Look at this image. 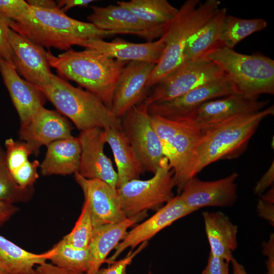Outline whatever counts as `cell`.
Here are the masks:
<instances>
[{
	"label": "cell",
	"instance_id": "1",
	"mask_svg": "<svg viewBox=\"0 0 274 274\" xmlns=\"http://www.w3.org/2000/svg\"><path fill=\"white\" fill-rule=\"evenodd\" d=\"M10 27L41 47L64 51L90 39H103L118 35L99 29L90 22L72 18L60 9H44L30 6L21 19L11 20Z\"/></svg>",
	"mask_w": 274,
	"mask_h": 274
},
{
	"label": "cell",
	"instance_id": "2",
	"mask_svg": "<svg viewBox=\"0 0 274 274\" xmlns=\"http://www.w3.org/2000/svg\"><path fill=\"white\" fill-rule=\"evenodd\" d=\"M48 59L59 77L75 82L111 109L118 78L127 61L91 48L79 51L70 48L57 56L48 51Z\"/></svg>",
	"mask_w": 274,
	"mask_h": 274
},
{
	"label": "cell",
	"instance_id": "3",
	"mask_svg": "<svg viewBox=\"0 0 274 274\" xmlns=\"http://www.w3.org/2000/svg\"><path fill=\"white\" fill-rule=\"evenodd\" d=\"M273 114L274 108L271 106L234 117L202 133L193 163V177L210 164L241 156L261 122Z\"/></svg>",
	"mask_w": 274,
	"mask_h": 274
},
{
	"label": "cell",
	"instance_id": "4",
	"mask_svg": "<svg viewBox=\"0 0 274 274\" xmlns=\"http://www.w3.org/2000/svg\"><path fill=\"white\" fill-rule=\"evenodd\" d=\"M218 0H187L167 25L162 36L165 48L147 84L149 91L183 61V54L190 38L220 8Z\"/></svg>",
	"mask_w": 274,
	"mask_h": 274
},
{
	"label": "cell",
	"instance_id": "5",
	"mask_svg": "<svg viewBox=\"0 0 274 274\" xmlns=\"http://www.w3.org/2000/svg\"><path fill=\"white\" fill-rule=\"evenodd\" d=\"M57 112L80 131L95 127L121 128V119L96 96L54 74L51 83L40 88Z\"/></svg>",
	"mask_w": 274,
	"mask_h": 274
},
{
	"label": "cell",
	"instance_id": "6",
	"mask_svg": "<svg viewBox=\"0 0 274 274\" xmlns=\"http://www.w3.org/2000/svg\"><path fill=\"white\" fill-rule=\"evenodd\" d=\"M204 57L219 66L236 86L249 96L274 94V60L260 53L244 54L218 46Z\"/></svg>",
	"mask_w": 274,
	"mask_h": 274
},
{
	"label": "cell",
	"instance_id": "7",
	"mask_svg": "<svg viewBox=\"0 0 274 274\" xmlns=\"http://www.w3.org/2000/svg\"><path fill=\"white\" fill-rule=\"evenodd\" d=\"M150 116L161 142L163 154L174 172L175 186L180 194L186 182L193 178V165L202 133L186 118Z\"/></svg>",
	"mask_w": 274,
	"mask_h": 274
},
{
	"label": "cell",
	"instance_id": "8",
	"mask_svg": "<svg viewBox=\"0 0 274 274\" xmlns=\"http://www.w3.org/2000/svg\"><path fill=\"white\" fill-rule=\"evenodd\" d=\"M174 172L164 157L150 179H134L117 188L121 208L126 218L146 212L156 211L174 197Z\"/></svg>",
	"mask_w": 274,
	"mask_h": 274
},
{
	"label": "cell",
	"instance_id": "9",
	"mask_svg": "<svg viewBox=\"0 0 274 274\" xmlns=\"http://www.w3.org/2000/svg\"><path fill=\"white\" fill-rule=\"evenodd\" d=\"M225 75L219 66L205 57L184 60L151 89L142 104L148 108L153 104L178 97Z\"/></svg>",
	"mask_w": 274,
	"mask_h": 274
},
{
	"label": "cell",
	"instance_id": "10",
	"mask_svg": "<svg viewBox=\"0 0 274 274\" xmlns=\"http://www.w3.org/2000/svg\"><path fill=\"white\" fill-rule=\"evenodd\" d=\"M120 119L122 130L136 153L143 171L154 174L165 157L161 142L152 126L148 108L141 103Z\"/></svg>",
	"mask_w": 274,
	"mask_h": 274
},
{
	"label": "cell",
	"instance_id": "11",
	"mask_svg": "<svg viewBox=\"0 0 274 274\" xmlns=\"http://www.w3.org/2000/svg\"><path fill=\"white\" fill-rule=\"evenodd\" d=\"M241 93L226 75L207 82L173 99L155 103L148 108L149 115L170 119L183 118L202 104L229 95Z\"/></svg>",
	"mask_w": 274,
	"mask_h": 274
},
{
	"label": "cell",
	"instance_id": "12",
	"mask_svg": "<svg viewBox=\"0 0 274 274\" xmlns=\"http://www.w3.org/2000/svg\"><path fill=\"white\" fill-rule=\"evenodd\" d=\"M257 96L236 93L208 101L195 109L186 118L203 133L234 117L261 111L268 100Z\"/></svg>",
	"mask_w": 274,
	"mask_h": 274
},
{
	"label": "cell",
	"instance_id": "13",
	"mask_svg": "<svg viewBox=\"0 0 274 274\" xmlns=\"http://www.w3.org/2000/svg\"><path fill=\"white\" fill-rule=\"evenodd\" d=\"M9 35L14 66L19 75L39 88L48 85L54 75L48 59V51L11 28Z\"/></svg>",
	"mask_w": 274,
	"mask_h": 274
},
{
	"label": "cell",
	"instance_id": "14",
	"mask_svg": "<svg viewBox=\"0 0 274 274\" xmlns=\"http://www.w3.org/2000/svg\"><path fill=\"white\" fill-rule=\"evenodd\" d=\"M238 174L233 173L215 181H203L196 177L189 180L179 196L188 207L196 211L209 207H226L237 199Z\"/></svg>",
	"mask_w": 274,
	"mask_h": 274
},
{
	"label": "cell",
	"instance_id": "15",
	"mask_svg": "<svg viewBox=\"0 0 274 274\" xmlns=\"http://www.w3.org/2000/svg\"><path fill=\"white\" fill-rule=\"evenodd\" d=\"M156 64L131 61L124 66L115 87L111 108L117 117L121 118L146 98L149 92L147 84Z\"/></svg>",
	"mask_w": 274,
	"mask_h": 274
},
{
	"label": "cell",
	"instance_id": "16",
	"mask_svg": "<svg viewBox=\"0 0 274 274\" xmlns=\"http://www.w3.org/2000/svg\"><path fill=\"white\" fill-rule=\"evenodd\" d=\"M78 138L81 147L79 174L86 179L100 180L117 189V172L104 152L103 129L95 127L82 131Z\"/></svg>",
	"mask_w": 274,
	"mask_h": 274
},
{
	"label": "cell",
	"instance_id": "17",
	"mask_svg": "<svg viewBox=\"0 0 274 274\" xmlns=\"http://www.w3.org/2000/svg\"><path fill=\"white\" fill-rule=\"evenodd\" d=\"M196 210L187 206L179 195L157 210L155 214L145 221L127 232L123 239L115 248L113 254L107 258L105 262L109 264L116 260L125 250L135 247L143 242H148L161 230L176 221L185 217Z\"/></svg>",
	"mask_w": 274,
	"mask_h": 274
},
{
	"label": "cell",
	"instance_id": "18",
	"mask_svg": "<svg viewBox=\"0 0 274 274\" xmlns=\"http://www.w3.org/2000/svg\"><path fill=\"white\" fill-rule=\"evenodd\" d=\"M74 174L89 205L94 227L118 223L127 218L122 211L116 188L98 179L84 178L78 172Z\"/></svg>",
	"mask_w": 274,
	"mask_h": 274
},
{
	"label": "cell",
	"instance_id": "19",
	"mask_svg": "<svg viewBox=\"0 0 274 274\" xmlns=\"http://www.w3.org/2000/svg\"><path fill=\"white\" fill-rule=\"evenodd\" d=\"M87 17L89 22L99 29L118 34L135 35L153 41L160 38L166 27H156L144 22L127 8L117 4L106 7L93 6Z\"/></svg>",
	"mask_w": 274,
	"mask_h": 274
},
{
	"label": "cell",
	"instance_id": "20",
	"mask_svg": "<svg viewBox=\"0 0 274 274\" xmlns=\"http://www.w3.org/2000/svg\"><path fill=\"white\" fill-rule=\"evenodd\" d=\"M70 122L58 112L43 107L26 124L20 125L19 135L33 154L37 155L41 146L74 136Z\"/></svg>",
	"mask_w": 274,
	"mask_h": 274
},
{
	"label": "cell",
	"instance_id": "21",
	"mask_svg": "<svg viewBox=\"0 0 274 274\" xmlns=\"http://www.w3.org/2000/svg\"><path fill=\"white\" fill-rule=\"evenodd\" d=\"M0 72L18 114L20 125L26 124L47 99L40 88L22 79L15 67L0 59Z\"/></svg>",
	"mask_w": 274,
	"mask_h": 274
},
{
	"label": "cell",
	"instance_id": "22",
	"mask_svg": "<svg viewBox=\"0 0 274 274\" xmlns=\"http://www.w3.org/2000/svg\"><path fill=\"white\" fill-rule=\"evenodd\" d=\"M80 46L93 49L110 57L125 61H143L157 64L165 48L164 38L144 43H134L120 38L111 42L101 39H90Z\"/></svg>",
	"mask_w": 274,
	"mask_h": 274
},
{
	"label": "cell",
	"instance_id": "23",
	"mask_svg": "<svg viewBox=\"0 0 274 274\" xmlns=\"http://www.w3.org/2000/svg\"><path fill=\"white\" fill-rule=\"evenodd\" d=\"M146 215V212L118 223L94 227L88 246L91 263L86 274H96L110 252L123 239L129 227L140 221Z\"/></svg>",
	"mask_w": 274,
	"mask_h": 274
},
{
	"label": "cell",
	"instance_id": "24",
	"mask_svg": "<svg viewBox=\"0 0 274 274\" xmlns=\"http://www.w3.org/2000/svg\"><path fill=\"white\" fill-rule=\"evenodd\" d=\"M202 216L210 253L229 263L237 247V226L220 211L203 212Z\"/></svg>",
	"mask_w": 274,
	"mask_h": 274
},
{
	"label": "cell",
	"instance_id": "25",
	"mask_svg": "<svg viewBox=\"0 0 274 274\" xmlns=\"http://www.w3.org/2000/svg\"><path fill=\"white\" fill-rule=\"evenodd\" d=\"M103 130L105 142L111 148L117 166V189L129 181L139 179L143 169L136 153L122 129L108 128Z\"/></svg>",
	"mask_w": 274,
	"mask_h": 274
},
{
	"label": "cell",
	"instance_id": "26",
	"mask_svg": "<svg viewBox=\"0 0 274 274\" xmlns=\"http://www.w3.org/2000/svg\"><path fill=\"white\" fill-rule=\"evenodd\" d=\"M47 147L45 157L40 165L42 175H67L77 172L81 153L78 137L57 140Z\"/></svg>",
	"mask_w": 274,
	"mask_h": 274
},
{
	"label": "cell",
	"instance_id": "27",
	"mask_svg": "<svg viewBox=\"0 0 274 274\" xmlns=\"http://www.w3.org/2000/svg\"><path fill=\"white\" fill-rule=\"evenodd\" d=\"M51 255V250L40 254L28 252L0 235V270L5 274H37L35 265Z\"/></svg>",
	"mask_w": 274,
	"mask_h": 274
},
{
	"label": "cell",
	"instance_id": "28",
	"mask_svg": "<svg viewBox=\"0 0 274 274\" xmlns=\"http://www.w3.org/2000/svg\"><path fill=\"white\" fill-rule=\"evenodd\" d=\"M226 14L227 10L225 8H219L190 38L184 52L183 61L204 57L209 51L219 46L220 28Z\"/></svg>",
	"mask_w": 274,
	"mask_h": 274
},
{
	"label": "cell",
	"instance_id": "29",
	"mask_svg": "<svg viewBox=\"0 0 274 274\" xmlns=\"http://www.w3.org/2000/svg\"><path fill=\"white\" fill-rule=\"evenodd\" d=\"M117 3L144 22L156 27H166L178 11L167 0L121 1Z\"/></svg>",
	"mask_w": 274,
	"mask_h": 274
},
{
	"label": "cell",
	"instance_id": "30",
	"mask_svg": "<svg viewBox=\"0 0 274 274\" xmlns=\"http://www.w3.org/2000/svg\"><path fill=\"white\" fill-rule=\"evenodd\" d=\"M267 26V22L262 18L245 19L227 14L220 28L219 46L233 49L246 38Z\"/></svg>",
	"mask_w": 274,
	"mask_h": 274
},
{
	"label": "cell",
	"instance_id": "31",
	"mask_svg": "<svg viewBox=\"0 0 274 274\" xmlns=\"http://www.w3.org/2000/svg\"><path fill=\"white\" fill-rule=\"evenodd\" d=\"M51 251L49 259L52 264L78 272L86 273L89 270L91 257L88 248H75L62 238Z\"/></svg>",
	"mask_w": 274,
	"mask_h": 274
},
{
	"label": "cell",
	"instance_id": "32",
	"mask_svg": "<svg viewBox=\"0 0 274 274\" xmlns=\"http://www.w3.org/2000/svg\"><path fill=\"white\" fill-rule=\"evenodd\" d=\"M33 187L22 188L15 181L7 165L6 152L0 143V201L14 204L26 202L31 197Z\"/></svg>",
	"mask_w": 274,
	"mask_h": 274
},
{
	"label": "cell",
	"instance_id": "33",
	"mask_svg": "<svg viewBox=\"0 0 274 274\" xmlns=\"http://www.w3.org/2000/svg\"><path fill=\"white\" fill-rule=\"evenodd\" d=\"M94 226L88 203L84 201L81 213L72 231L63 239L71 246L78 249L88 248Z\"/></svg>",
	"mask_w": 274,
	"mask_h": 274
},
{
	"label": "cell",
	"instance_id": "34",
	"mask_svg": "<svg viewBox=\"0 0 274 274\" xmlns=\"http://www.w3.org/2000/svg\"><path fill=\"white\" fill-rule=\"evenodd\" d=\"M5 145L6 161L11 174L24 167L30 161L28 157L33 154V152L25 142L9 138L5 141Z\"/></svg>",
	"mask_w": 274,
	"mask_h": 274
},
{
	"label": "cell",
	"instance_id": "35",
	"mask_svg": "<svg viewBox=\"0 0 274 274\" xmlns=\"http://www.w3.org/2000/svg\"><path fill=\"white\" fill-rule=\"evenodd\" d=\"M11 21V19L0 13V59L14 66V53L9 35Z\"/></svg>",
	"mask_w": 274,
	"mask_h": 274
},
{
	"label": "cell",
	"instance_id": "36",
	"mask_svg": "<svg viewBox=\"0 0 274 274\" xmlns=\"http://www.w3.org/2000/svg\"><path fill=\"white\" fill-rule=\"evenodd\" d=\"M40 165L37 160L29 161L25 166L11 175L16 183L21 187H32L39 178L37 169Z\"/></svg>",
	"mask_w": 274,
	"mask_h": 274
},
{
	"label": "cell",
	"instance_id": "37",
	"mask_svg": "<svg viewBox=\"0 0 274 274\" xmlns=\"http://www.w3.org/2000/svg\"><path fill=\"white\" fill-rule=\"evenodd\" d=\"M30 6L24 0H0V13L13 21L23 17Z\"/></svg>",
	"mask_w": 274,
	"mask_h": 274
},
{
	"label": "cell",
	"instance_id": "38",
	"mask_svg": "<svg viewBox=\"0 0 274 274\" xmlns=\"http://www.w3.org/2000/svg\"><path fill=\"white\" fill-rule=\"evenodd\" d=\"M147 245V242L141 244L135 250H131L123 259L114 261L109 264V266L99 269L96 274H127L126 268L134 257L141 252Z\"/></svg>",
	"mask_w": 274,
	"mask_h": 274
},
{
	"label": "cell",
	"instance_id": "39",
	"mask_svg": "<svg viewBox=\"0 0 274 274\" xmlns=\"http://www.w3.org/2000/svg\"><path fill=\"white\" fill-rule=\"evenodd\" d=\"M229 263L210 253L208 262L201 274H229Z\"/></svg>",
	"mask_w": 274,
	"mask_h": 274
},
{
	"label": "cell",
	"instance_id": "40",
	"mask_svg": "<svg viewBox=\"0 0 274 274\" xmlns=\"http://www.w3.org/2000/svg\"><path fill=\"white\" fill-rule=\"evenodd\" d=\"M273 182L274 162L272 161L267 171L257 182L254 188V193L256 195H261L268 187L273 184Z\"/></svg>",
	"mask_w": 274,
	"mask_h": 274
},
{
	"label": "cell",
	"instance_id": "41",
	"mask_svg": "<svg viewBox=\"0 0 274 274\" xmlns=\"http://www.w3.org/2000/svg\"><path fill=\"white\" fill-rule=\"evenodd\" d=\"M257 208L259 216L268 221L273 226L274 202L261 198L258 201Z\"/></svg>",
	"mask_w": 274,
	"mask_h": 274
},
{
	"label": "cell",
	"instance_id": "42",
	"mask_svg": "<svg viewBox=\"0 0 274 274\" xmlns=\"http://www.w3.org/2000/svg\"><path fill=\"white\" fill-rule=\"evenodd\" d=\"M262 252L267 256V274H274V235L271 233L269 240L264 242L262 245Z\"/></svg>",
	"mask_w": 274,
	"mask_h": 274
},
{
	"label": "cell",
	"instance_id": "43",
	"mask_svg": "<svg viewBox=\"0 0 274 274\" xmlns=\"http://www.w3.org/2000/svg\"><path fill=\"white\" fill-rule=\"evenodd\" d=\"M36 270L37 274H86L69 270L46 262L38 265Z\"/></svg>",
	"mask_w": 274,
	"mask_h": 274
},
{
	"label": "cell",
	"instance_id": "44",
	"mask_svg": "<svg viewBox=\"0 0 274 274\" xmlns=\"http://www.w3.org/2000/svg\"><path fill=\"white\" fill-rule=\"evenodd\" d=\"M18 210L12 203L0 201V225L10 219Z\"/></svg>",
	"mask_w": 274,
	"mask_h": 274
},
{
	"label": "cell",
	"instance_id": "45",
	"mask_svg": "<svg viewBox=\"0 0 274 274\" xmlns=\"http://www.w3.org/2000/svg\"><path fill=\"white\" fill-rule=\"evenodd\" d=\"M93 0H60L57 2V7L65 13L70 9L76 7H86Z\"/></svg>",
	"mask_w": 274,
	"mask_h": 274
},
{
	"label": "cell",
	"instance_id": "46",
	"mask_svg": "<svg viewBox=\"0 0 274 274\" xmlns=\"http://www.w3.org/2000/svg\"><path fill=\"white\" fill-rule=\"evenodd\" d=\"M28 5L32 7L44 9H57V3L52 0H27Z\"/></svg>",
	"mask_w": 274,
	"mask_h": 274
},
{
	"label": "cell",
	"instance_id": "47",
	"mask_svg": "<svg viewBox=\"0 0 274 274\" xmlns=\"http://www.w3.org/2000/svg\"><path fill=\"white\" fill-rule=\"evenodd\" d=\"M232 266V274H248L244 267L234 258L230 261Z\"/></svg>",
	"mask_w": 274,
	"mask_h": 274
},
{
	"label": "cell",
	"instance_id": "48",
	"mask_svg": "<svg viewBox=\"0 0 274 274\" xmlns=\"http://www.w3.org/2000/svg\"><path fill=\"white\" fill-rule=\"evenodd\" d=\"M0 274H5V273H4V272H2V271L0 270Z\"/></svg>",
	"mask_w": 274,
	"mask_h": 274
},
{
	"label": "cell",
	"instance_id": "49",
	"mask_svg": "<svg viewBox=\"0 0 274 274\" xmlns=\"http://www.w3.org/2000/svg\"><path fill=\"white\" fill-rule=\"evenodd\" d=\"M149 274H152V273L150 271L149 272Z\"/></svg>",
	"mask_w": 274,
	"mask_h": 274
}]
</instances>
